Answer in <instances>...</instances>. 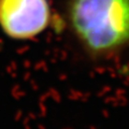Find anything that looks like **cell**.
<instances>
[{
  "mask_svg": "<svg viewBox=\"0 0 129 129\" xmlns=\"http://www.w3.org/2000/svg\"><path fill=\"white\" fill-rule=\"evenodd\" d=\"M69 19L92 56L109 55L129 44V0H71Z\"/></svg>",
  "mask_w": 129,
  "mask_h": 129,
  "instance_id": "cell-1",
  "label": "cell"
},
{
  "mask_svg": "<svg viewBox=\"0 0 129 129\" xmlns=\"http://www.w3.org/2000/svg\"><path fill=\"white\" fill-rule=\"evenodd\" d=\"M47 0H0V28L14 40H29L46 29L51 23Z\"/></svg>",
  "mask_w": 129,
  "mask_h": 129,
  "instance_id": "cell-2",
  "label": "cell"
}]
</instances>
